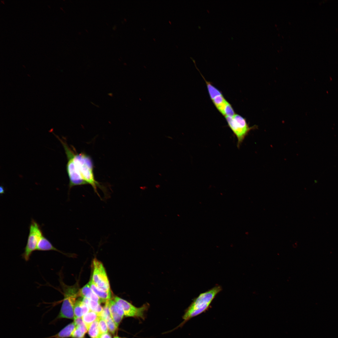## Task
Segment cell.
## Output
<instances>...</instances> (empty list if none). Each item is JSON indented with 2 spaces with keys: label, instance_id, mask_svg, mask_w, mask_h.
Returning <instances> with one entry per match:
<instances>
[{
  "label": "cell",
  "instance_id": "6da1fadb",
  "mask_svg": "<svg viewBox=\"0 0 338 338\" xmlns=\"http://www.w3.org/2000/svg\"><path fill=\"white\" fill-rule=\"evenodd\" d=\"M66 156L71 159V169L75 174L79 176L86 184H90L95 192L101 199L98 192L99 188L103 192L105 197H107L108 193L106 188L101 185L95 179L94 173L93 161L90 156L84 152L78 153L72 146L70 147L67 143L63 145Z\"/></svg>",
  "mask_w": 338,
  "mask_h": 338
},
{
  "label": "cell",
  "instance_id": "7a4b0ae2",
  "mask_svg": "<svg viewBox=\"0 0 338 338\" xmlns=\"http://www.w3.org/2000/svg\"><path fill=\"white\" fill-rule=\"evenodd\" d=\"M222 290L221 287L217 285L195 298L186 310L182 317L183 321L178 327L183 325L192 318L207 310L213 300Z\"/></svg>",
  "mask_w": 338,
  "mask_h": 338
},
{
  "label": "cell",
  "instance_id": "3957f363",
  "mask_svg": "<svg viewBox=\"0 0 338 338\" xmlns=\"http://www.w3.org/2000/svg\"><path fill=\"white\" fill-rule=\"evenodd\" d=\"M59 274V281L64 299L61 309L56 320L62 318L74 319V308L77 298L78 297L79 290L78 283L72 286L67 285L63 281L61 273Z\"/></svg>",
  "mask_w": 338,
  "mask_h": 338
},
{
  "label": "cell",
  "instance_id": "277c9868",
  "mask_svg": "<svg viewBox=\"0 0 338 338\" xmlns=\"http://www.w3.org/2000/svg\"><path fill=\"white\" fill-rule=\"evenodd\" d=\"M225 118L229 127L237 138L238 148L249 132L257 127L256 125L249 126L246 119L238 114H235L233 117Z\"/></svg>",
  "mask_w": 338,
  "mask_h": 338
},
{
  "label": "cell",
  "instance_id": "5b68a950",
  "mask_svg": "<svg viewBox=\"0 0 338 338\" xmlns=\"http://www.w3.org/2000/svg\"><path fill=\"white\" fill-rule=\"evenodd\" d=\"M29 233L24 252L22 254L23 258L28 261L33 251L36 250L38 242L44 235L40 225L33 219H32L29 226Z\"/></svg>",
  "mask_w": 338,
  "mask_h": 338
},
{
  "label": "cell",
  "instance_id": "8992f818",
  "mask_svg": "<svg viewBox=\"0 0 338 338\" xmlns=\"http://www.w3.org/2000/svg\"><path fill=\"white\" fill-rule=\"evenodd\" d=\"M93 272L91 279L99 288L106 292H111L108 278L102 264L95 258L93 260Z\"/></svg>",
  "mask_w": 338,
  "mask_h": 338
},
{
  "label": "cell",
  "instance_id": "52a82bcc",
  "mask_svg": "<svg viewBox=\"0 0 338 338\" xmlns=\"http://www.w3.org/2000/svg\"><path fill=\"white\" fill-rule=\"evenodd\" d=\"M114 299L122 308L125 316L143 320L145 318V313L149 306L148 303H146L140 307H137L118 297H115Z\"/></svg>",
  "mask_w": 338,
  "mask_h": 338
},
{
  "label": "cell",
  "instance_id": "ba28073f",
  "mask_svg": "<svg viewBox=\"0 0 338 338\" xmlns=\"http://www.w3.org/2000/svg\"><path fill=\"white\" fill-rule=\"evenodd\" d=\"M110 315L118 327L124 316L123 311L121 307L114 300H110L107 301Z\"/></svg>",
  "mask_w": 338,
  "mask_h": 338
},
{
  "label": "cell",
  "instance_id": "9c48e42d",
  "mask_svg": "<svg viewBox=\"0 0 338 338\" xmlns=\"http://www.w3.org/2000/svg\"><path fill=\"white\" fill-rule=\"evenodd\" d=\"M86 298L101 303L99 297L95 294L91 289L89 283L79 290L78 297Z\"/></svg>",
  "mask_w": 338,
  "mask_h": 338
},
{
  "label": "cell",
  "instance_id": "30bf717a",
  "mask_svg": "<svg viewBox=\"0 0 338 338\" xmlns=\"http://www.w3.org/2000/svg\"><path fill=\"white\" fill-rule=\"evenodd\" d=\"M88 283L92 290L99 297L101 303H105L110 299L111 292L105 291L100 289L93 283L91 279Z\"/></svg>",
  "mask_w": 338,
  "mask_h": 338
},
{
  "label": "cell",
  "instance_id": "8fae6325",
  "mask_svg": "<svg viewBox=\"0 0 338 338\" xmlns=\"http://www.w3.org/2000/svg\"><path fill=\"white\" fill-rule=\"evenodd\" d=\"M36 250L40 251L53 250L64 254L63 252L55 247L44 235L39 240Z\"/></svg>",
  "mask_w": 338,
  "mask_h": 338
},
{
  "label": "cell",
  "instance_id": "7c38bea8",
  "mask_svg": "<svg viewBox=\"0 0 338 338\" xmlns=\"http://www.w3.org/2000/svg\"><path fill=\"white\" fill-rule=\"evenodd\" d=\"M76 327L73 322L67 325L55 335L47 338H66L71 337Z\"/></svg>",
  "mask_w": 338,
  "mask_h": 338
},
{
  "label": "cell",
  "instance_id": "4fadbf2b",
  "mask_svg": "<svg viewBox=\"0 0 338 338\" xmlns=\"http://www.w3.org/2000/svg\"><path fill=\"white\" fill-rule=\"evenodd\" d=\"M100 317L95 312L90 310L89 312L84 315L82 317V319L85 324L87 329L90 325L94 321L98 319Z\"/></svg>",
  "mask_w": 338,
  "mask_h": 338
},
{
  "label": "cell",
  "instance_id": "5bb4252c",
  "mask_svg": "<svg viewBox=\"0 0 338 338\" xmlns=\"http://www.w3.org/2000/svg\"><path fill=\"white\" fill-rule=\"evenodd\" d=\"M99 319L93 322L88 329V334L91 338H98L100 334L99 326Z\"/></svg>",
  "mask_w": 338,
  "mask_h": 338
},
{
  "label": "cell",
  "instance_id": "9a60e30c",
  "mask_svg": "<svg viewBox=\"0 0 338 338\" xmlns=\"http://www.w3.org/2000/svg\"><path fill=\"white\" fill-rule=\"evenodd\" d=\"M83 306L82 299L77 300L74 308V317L82 318L84 315Z\"/></svg>",
  "mask_w": 338,
  "mask_h": 338
},
{
  "label": "cell",
  "instance_id": "2e32d148",
  "mask_svg": "<svg viewBox=\"0 0 338 338\" xmlns=\"http://www.w3.org/2000/svg\"><path fill=\"white\" fill-rule=\"evenodd\" d=\"M87 331L86 325L76 326L71 337L73 338H84L85 334Z\"/></svg>",
  "mask_w": 338,
  "mask_h": 338
},
{
  "label": "cell",
  "instance_id": "e0dca14e",
  "mask_svg": "<svg viewBox=\"0 0 338 338\" xmlns=\"http://www.w3.org/2000/svg\"><path fill=\"white\" fill-rule=\"evenodd\" d=\"M203 78L206 82L208 91L212 100L217 96L223 95L221 92L213 86L211 83L206 81L204 77Z\"/></svg>",
  "mask_w": 338,
  "mask_h": 338
},
{
  "label": "cell",
  "instance_id": "ac0fdd59",
  "mask_svg": "<svg viewBox=\"0 0 338 338\" xmlns=\"http://www.w3.org/2000/svg\"><path fill=\"white\" fill-rule=\"evenodd\" d=\"M104 319L106 322L108 330L112 334H114L118 327L111 316H106Z\"/></svg>",
  "mask_w": 338,
  "mask_h": 338
},
{
  "label": "cell",
  "instance_id": "d6986e66",
  "mask_svg": "<svg viewBox=\"0 0 338 338\" xmlns=\"http://www.w3.org/2000/svg\"><path fill=\"white\" fill-rule=\"evenodd\" d=\"M221 114L225 117H233L235 115L233 107L228 102L226 104Z\"/></svg>",
  "mask_w": 338,
  "mask_h": 338
},
{
  "label": "cell",
  "instance_id": "ffe728a7",
  "mask_svg": "<svg viewBox=\"0 0 338 338\" xmlns=\"http://www.w3.org/2000/svg\"><path fill=\"white\" fill-rule=\"evenodd\" d=\"M99 326L100 334L108 332V330L106 322L100 317L99 319Z\"/></svg>",
  "mask_w": 338,
  "mask_h": 338
},
{
  "label": "cell",
  "instance_id": "44dd1931",
  "mask_svg": "<svg viewBox=\"0 0 338 338\" xmlns=\"http://www.w3.org/2000/svg\"><path fill=\"white\" fill-rule=\"evenodd\" d=\"M100 303L98 302L89 300L88 306L91 310L95 312L100 305Z\"/></svg>",
  "mask_w": 338,
  "mask_h": 338
},
{
  "label": "cell",
  "instance_id": "7402d4cb",
  "mask_svg": "<svg viewBox=\"0 0 338 338\" xmlns=\"http://www.w3.org/2000/svg\"><path fill=\"white\" fill-rule=\"evenodd\" d=\"M74 319L76 326L86 325L82 318L74 317Z\"/></svg>",
  "mask_w": 338,
  "mask_h": 338
},
{
  "label": "cell",
  "instance_id": "603a6c76",
  "mask_svg": "<svg viewBox=\"0 0 338 338\" xmlns=\"http://www.w3.org/2000/svg\"><path fill=\"white\" fill-rule=\"evenodd\" d=\"M98 338H112L111 335L108 332L100 334Z\"/></svg>",
  "mask_w": 338,
  "mask_h": 338
},
{
  "label": "cell",
  "instance_id": "cb8c5ba5",
  "mask_svg": "<svg viewBox=\"0 0 338 338\" xmlns=\"http://www.w3.org/2000/svg\"><path fill=\"white\" fill-rule=\"evenodd\" d=\"M0 193L1 194H3L4 193V189L3 187L1 186L0 187Z\"/></svg>",
  "mask_w": 338,
  "mask_h": 338
},
{
  "label": "cell",
  "instance_id": "d4e9b609",
  "mask_svg": "<svg viewBox=\"0 0 338 338\" xmlns=\"http://www.w3.org/2000/svg\"><path fill=\"white\" fill-rule=\"evenodd\" d=\"M114 338H120L118 336H115L114 337Z\"/></svg>",
  "mask_w": 338,
  "mask_h": 338
}]
</instances>
